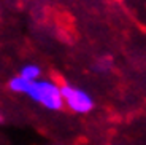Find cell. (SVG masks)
<instances>
[{
	"mask_svg": "<svg viewBox=\"0 0 146 145\" xmlns=\"http://www.w3.org/2000/svg\"><path fill=\"white\" fill-rule=\"evenodd\" d=\"M33 102L43 105L48 110H56L62 109L64 102H62V94H60V86L56 85L51 80H36L32 81L29 86L27 94Z\"/></svg>",
	"mask_w": 146,
	"mask_h": 145,
	"instance_id": "6da1fadb",
	"label": "cell"
},
{
	"mask_svg": "<svg viewBox=\"0 0 146 145\" xmlns=\"http://www.w3.org/2000/svg\"><path fill=\"white\" fill-rule=\"evenodd\" d=\"M60 94H62L64 105H67L75 113L86 115L94 109L92 96L81 88L72 86V85H64V86H60Z\"/></svg>",
	"mask_w": 146,
	"mask_h": 145,
	"instance_id": "7a4b0ae2",
	"label": "cell"
},
{
	"mask_svg": "<svg viewBox=\"0 0 146 145\" xmlns=\"http://www.w3.org/2000/svg\"><path fill=\"white\" fill-rule=\"evenodd\" d=\"M30 83H32V81H27V80H24L22 77L16 75V77H13V78L10 80L8 86H10V89L13 91V93H18V94H27Z\"/></svg>",
	"mask_w": 146,
	"mask_h": 145,
	"instance_id": "3957f363",
	"label": "cell"
},
{
	"mask_svg": "<svg viewBox=\"0 0 146 145\" xmlns=\"http://www.w3.org/2000/svg\"><path fill=\"white\" fill-rule=\"evenodd\" d=\"M40 75H41V69L36 64L24 65V67L21 69V72H19V77H22V78L27 80V81H36L38 78H40Z\"/></svg>",
	"mask_w": 146,
	"mask_h": 145,
	"instance_id": "277c9868",
	"label": "cell"
},
{
	"mask_svg": "<svg viewBox=\"0 0 146 145\" xmlns=\"http://www.w3.org/2000/svg\"><path fill=\"white\" fill-rule=\"evenodd\" d=\"M3 120H5V116L2 115V113H0V123H3Z\"/></svg>",
	"mask_w": 146,
	"mask_h": 145,
	"instance_id": "5b68a950",
	"label": "cell"
}]
</instances>
